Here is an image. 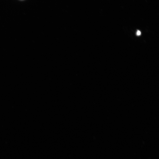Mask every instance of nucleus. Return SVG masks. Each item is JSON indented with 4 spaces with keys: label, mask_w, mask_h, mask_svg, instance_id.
I'll return each mask as SVG.
<instances>
[{
    "label": "nucleus",
    "mask_w": 159,
    "mask_h": 159,
    "mask_svg": "<svg viewBox=\"0 0 159 159\" xmlns=\"http://www.w3.org/2000/svg\"><path fill=\"white\" fill-rule=\"evenodd\" d=\"M141 35V32L139 30H138L137 32V36H140Z\"/></svg>",
    "instance_id": "nucleus-1"
}]
</instances>
